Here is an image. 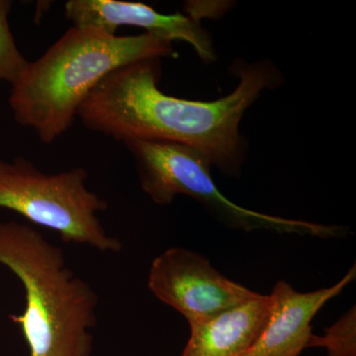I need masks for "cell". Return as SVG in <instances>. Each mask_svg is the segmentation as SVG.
Here are the masks:
<instances>
[{
	"label": "cell",
	"mask_w": 356,
	"mask_h": 356,
	"mask_svg": "<svg viewBox=\"0 0 356 356\" xmlns=\"http://www.w3.org/2000/svg\"><path fill=\"white\" fill-rule=\"evenodd\" d=\"M240 83L215 102L165 95L159 88L161 60H140L110 74L91 92L77 118L89 130L114 139L161 140L196 149L225 175L238 177L245 156L240 133L245 112L281 76L268 62L238 67Z\"/></svg>",
	"instance_id": "obj_1"
},
{
	"label": "cell",
	"mask_w": 356,
	"mask_h": 356,
	"mask_svg": "<svg viewBox=\"0 0 356 356\" xmlns=\"http://www.w3.org/2000/svg\"><path fill=\"white\" fill-rule=\"evenodd\" d=\"M175 55L172 42L149 33L117 36L74 27L60 37L11 86L15 121L41 142H55L77 118L84 102L115 70L126 65Z\"/></svg>",
	"instance_id": "obj_2"
},
{
	"label": "cell",
	"mask_w": 356,
	"mask_h": 356,
	"mask_svg": "<svg viewBox=\"0 0 356 356\" xmlns=\"http://www.w3.org/2000/svg\"><path fill=\"white\" fill-rule=\"evenodd\" d=\"M0 264L13 271L25 292V310L10 315L30 356H91L98 297L67 266L62 248L36 229L0 224Z\"/></svg>",
	"instance_id": "obj_3"
},
{
	"label": "cell",
	"mask_w": 356,
	"mask_h": 356,
	"mask_svg": "<svg viewBox=\"0 0 356 356\" xmlns=\"http://www.w3.org/2000/svg\"><path fill=\"white\" fill-rule=\"evenodd\" d=\"M86 177L81 168L48 175L21 156L0 159V207L57 232L65 243L121 252V241L107 233L98 216L108 205L89 191Z\"/></svg>",
	"instance_id": "obj_4"
},
{
	"label": "cell",
	"mask_w": 356,
	"mask_h": 356,
	"mask_svg": "<svg viewBox=\"0 0 356 356\" xmlns=\"http://www.w3.org/2000/svg\"><path fill=\"white\" fill-rule=\"evenodd\" d=\"M124 144L135 161L140 188L159 205H168L177 196L185 195L195 199L232 228L270 229L321 238L344 234L341 227L270 216L236 205L218 189L211 177L209 161L191 147L161 140H131Z\"/></svg>",
	"instance_id": "obj_5"
},
{
	"label": "cell",
	"mask_w": 356,
	"mask_h": 356,
	"mask_svg": "<svg viewBox=\"0 0 356 356\" xmlns=\"http://www.w3.org/2000/svg\"><path fill=\"white\" fill-rule=\"evenodd\" d=\"M147 286L159 301L184 316L189 325L259 296L229 280L202 255L182 248H170L154 259Z\"/></svg>",
	"instance_id": "obj_6"
},
{
	"label": "cell",
	"mask_w": 356,
	"mask_h": 356,
	"mask_svg": "<svg viewBox=\"0 0 356 356\" xmlns=\"http://www.w3.org/2000/svg\"><path fill=\"white\" fill-rule=\"evenodd\" d=\"M353 266L334 286L311 292L296 291L278 281L269 296V309L259 336L245 356H299L310 348L315 334L312 322L321 310L355 280Z\"/></svg>",
	"instance_id": "obj_7"
},
{
	"label": "cell",
	"mask_w": 356,
	"mask_h": 356,
	"mask_svg": "<svg viewBox=\"0 0 356 356\" xmlns=\"http://www.w3.org/2000/svg\"><path fill=\"white\" fill-rule=\"evenodd\" d=\"M65 16L74 27L97 28L113 35L121 26L142 28L161 38L186 42L204 62L215 60L209 34L194 15H165L140 2L70 0L65 4Z\"/></svg>",
	"instance_id": "obj_8"
},
{
	"label": "cell",
	"mask_w": 356,
	"mask_h": 356,
	"mask_svg": "<svg viewBox=\"0 0 356 356\" xmlns=\"http://www.w3.org/2000/svg\"><path fill=\"white\" fill-rule=\"evenodd\" d=\"M269 309L268 295L259 296L199 324L181 356H245L261 332Z\"/></svg>",
	"instance_id": "obj_9"
},
{
	"label": "cell",
	"mask_w": 356,
	"mask_h": 356,
	"mask_svg": "<svg viewBox=\"0 0 356 356\" xmlns=\"http://www.w3.org/2000/svg\"><path fill=\"white\" fill-rule=\"evenodd\" d=\"M13 7L10 0H0V81L13 86L29 65L16 46L8 15Z\"/></svg>",
	"instance_id": "obj_10"
},
{
	"label": "cell",
	"mask_w": 356,
	"mask_h": 356,
	"mask_svg": "<svg viewBox=\"0 0 356 356\" xmlns=\"http://www.w3.org/2000/svg\"><path fill=\"white\" fill-rule=\"evenodd\" d=\"M356 309L353 307L329 329L324 337H314L310 344L327 350V356H356Z\"/></svg>",
	"instance_id": "obj_11"
}]
</instances>
